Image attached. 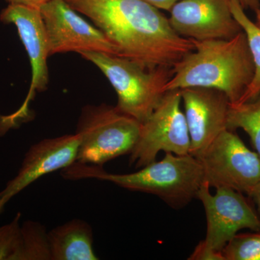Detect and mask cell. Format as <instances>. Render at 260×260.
Wrapping results in <instances>:
<instances>
[{
  "label": "cell",
  "mask_w": 260,
  "mask_h": 260,
  "mask_svg": "<svg viewBox=\"0 0 260 260\" xmlns=\"http://www.w3.org/2000/svg\"><path fill=\"white\" fill-rule=\"evenodd\" d=\"M88 17L117 51L118 56L148 68H173L194 50L191 39L175 32L158 8L145 0H65Z\"/></svg>",
  "instance_id": "1"
},
{
  "label": "cell",
  "mask_w": 260,
  "mask_h": 260,
  "mask_svg": "<svg viewBox=\"0 0 260 260\" xmlns=\"http://www.w3.org/2000/svg\"><path fill=\"white\" fill-rule=\"evenodd\" d=\"M192 42L194 50L173 67L166 91L189 87L216 89L230 104H237L254 73L246 34L242 30L230 39Z\"/></svg>",
  "instance_id": "2"
},
{
  "label": "cell",
  "mask_w": 260,
  "mask_h": 260,
  "mask_svg": "<svg viewBox=\"0 0 260 260\" xmlns=\"http://www.w3.org/2000/svg\"><path fill=\"white\" fill-rule=\"evenodd\" d=\"M61 171V177L68 180L108 181L127 190L155 195L175 209L184 208L196 198L204 182L199 160L189 154L167 153L160 161L155 160L130 174H112L103 167L77 161Z\"/></svg>",
  "instance_id": "3"
},
{
  "label": "cell",
  "mask_w": 260,
  "mask_h": 260,
  "mask_svg": "<svg viewBox=\"0 0 260 260\" xmlns=\"http://www.w3.org/2000/svg\"><path fill=\"white\" fill-rule=\"evenodd\" d=\"M84 59L97 67L117 94L116 108L143 123L166 93L173 68H148L138 61L107 53L84 51Z\"/></svg>",
  "instance_id": "4"
},
{
  "label": "cell",
  "mask_w": 260,
  "mask_h": 260,
  "mask_svg": "<svg viewBox=\"0 0 260 260\" xmlns=\"http://www.w3.org/2000/svg\"><path fill=\"white\" fill-rule=\"evenodd\" d=\"M141 123L116 107L102 104L84 107L75 134L79 138L76 161L103 167L131 153Z\"/></svg>",
  "instance_id": "5"
},
{
  "label": "cell",
  "mask_w": 260,
  "mask_h": 260,
  "mask_svg": "<svg viewBox=\"0 0 260 260\" xmlns=\"http://www.w3.org/2000/svg\"><path fill=\"white\" fill-rule=\"evenodd\" d=\"M181 91L168 90L148 119L141 123L139 137L129 153V165L140 169L155 161L160 151L189 154L190 137L181 108Z\"/></svg>",
  "instance_id": "6"
},
{
  "label": "cell",
  "mask_w": 260,
  "mask_h": 260,
  "mask_svg": "<svg viewBox=\"0 0 260 260\" xmlns=\"http://www.w3.org/2000/svg\"><path fill=\"white\" fill-rule=\"evenodd\" d=\"M197 158L210 187L230 188L250 196L260 181L259 155L234 130L222 132Z\"/></svg>",
  "instance_id": "7"
},
{
  "label": "cell",
  "mask_w": 260,
  "mask_h": 260,
  "mask_svg": "<svg viewBox=\"0 0 260 260\" xmlns=\"http://www.w3.org/2000/svg\"><path fill=\"white\" fill-rule=\"evenodd\" d=\"M0 20L13 24L28 54L32 76L28 95L17 112L0 116V131L5 133L29 116V104L37 92L44 91L49 83L48 57L50 56L49 42L40 9L25 5L8 4L0 14Z\"/></svg>",
  "instance_id": "8"
},
{
  "label": "cell",
  "mask_w": 260,
  "mask_h": 260,
  "mask_svg": "<svg viewBox=\"0 0 260 260\" xmlns=\"http://www.w3.org/2000/svg\"><path fill=\"white\" fill-rule=\"evenodd\" d=\"M206 182L197 193L196 198L204 206L207 233L204 242L215 250L223 251L228 242L239 231H260V218L249 200L240 191L227 187L216 188L212 194Z\"/></svg>",
  "instance_id": "9"
},
{
  "label": "cell",
  "mask_w": 260,
  "mask_h": 260,
  "mask_svg": "<svg viewBox=\"0 0 260 260\" xmlns=\"http://www.w3.org/2000/svg\"><path fill=\"white\" fill-rule=\"evenodd\" d=\"M49 42L50 56L84 51L118 55L104 32L80 16L65 0H51L40 8Z\"/></svg>",
  "instance_id": "10"
},
{
  "label": "cell",
  "mask_w": 260,
  "mask_h": 260,
  "mask_svg": "<svg viewBox=\"0 0 260 260\" xmlns=\"http://www.w3.org/2000/svg\"><path fill=\"white\" fill-rule=\"evenodd\" d=\"M169 21L179 36L199 42L230 39L242 31L230 0H181L171 9Z\"/></svg>",
  "instance_id": "11"
},
{
  "label": "cell",
  "mask_w": 260,
  "mask_h": 260,
  "mask_svg": "<svg viewBox=\"0 0 260 260\" xmlns=\"http://www.w3.org/2000/svg\"><path fill=\"white\" fill-rule=\"evenodd\" d=\"M180 91L190 137L189 155L197 158L228 129L230 102L216 89L189 87Z\"/></svg>",
  "instance_id": "12"
},
{
  "label": "cell",
  "mask_w": 260,
  "mask_h": 260,
  "mask_svg": "<svg viewBox=\"0 0 260 260\" xmlns=\"http://www.w3.org/2000/svg\"><path fill=\"white\" fill-rule=\"evenodd\" d=\"M78 147L77 134L44 139L30 146L18 174L0 191V214L8 202L38 179L76 161Z\"/></svg>",
  "instance_id": "13"
},
{
  "label": "cell",
  "mask_w": 260,
  "mask_h": 260,
  "mask_svg": "<svg viewBox=\"0 0 260 260\" xmlns=\"http://www.w3.org/2000/svg\"><path fill=\"white\" fill-rule=\"evenodd\" d=\"M51 260L99 259L93 249V229L75 218L48 232Z\"/></svg>",
  "instance_id": "14"
},
{
  "label": "cell",
  "mask_w": 260,
  "mask_h": 260,
  "mask_svg": "<svg viewBox=\"0 0 260 260\" xmlns=\"http://www.w3.org/2000/svg\"><path fill=\"white\" fill-rule=\"evenodd\" d=\"M230 5L234 18L246 34L254 65L252 80L239 102L236 104H238L251 102L260 95V29L246 15L244 8L237 0H230Z\"/></svg>",
  "instance_id": "15"
},
{
  "label": "cell",
  "mask_w": 260,
  "mask_h": 260,
  "mask_svg": "<svg viewBox=\"0 0 260 260\" xmlns=\"http://www.w3.org/2000/svg\"><path fill=\"white\" fill-rule=\"evenodd\" d=\"M227 126L231 130H244L260 157V95L251 102L230 104Z\"/></svg>",
  "instance_id": "16"
},
{
  "label": "cell",
  "mask_w": 260,
  "mask_h": 260,
  "mask_svg": "<svg viewBox=\"0 0 260 260\" xmlns=\"http://www.w3.org/2000/svg\"><path fill=\"white\" fill-rule=\"evenodd\" d=\"M21 248L18 260H51L49 236L39 222L26 220L21 224Z\"/></svg>",
  "instance_id": "17"
},
{
  "label": "cell",
  "mask_w": 260,
  "mask_h": 260,
  "mask_svg": "<svg viewBox=\"0 0 260 260\" xmlns=\"http://www.w3.org/2000/svg\"><path fill=\"white\" fill-rule=\"evenodd\" d=\"M223 254L225 260H260V231L236 234Z\"/></svg>",
  "instance_id": "18"
},
{
  "label": "cell",
  "mask_w": 260,
  "mask_h": 260,
  "mask_svg": "<svg viewBox=\"0 0 260 260\" xmlns=\"http://www.w3.org/2000/svg\"><path fill=\"white\" fill-rule=\"evenodd\" d=\"M20 218L21 213H18L10 223L0 227V260H18L21 248Z\"/></svg>",
  "instance_id": "19"
},
{
  "label": "cell",
  "mask_w": 260,
  "mask_h": 260,
  "mask_svg": "<svg viewBox=\"0 0 260 260\" xmlns=\"http://www.w3.org/2000/svg\"><path fill=\"white\" fill-rule=\"evenodd\" d=\"M189 260H225L223 251L215 250L201 241L194 248Z\"/></svg>",
  "instance_id": "20"
},
{
  "label": "cell",
  "mask_w": 260,
  "mask_h": 260,
  "mask_svg": "<svg viewBox=\"0 0 260 260\" xmlns=\"http://www.w3.org/2000/svg\"><path fill=\"white\" fill-rule=\"evenodd\" d=\"M8 4L25 5L30 8L40 9L43 5L46 4L51 0H5Z\"/></svg>",
  "instance_id": "21"
},
{
  "label": "cell",
  "mask_w": 260,
  "mask_h": 260,
  "mask_svg": "<svg viewBox=\"0 0 260 260\" xmlns=\"http://www.w3.org/2000/svg\"><path fill=\"white\" fill-rule=\"evenodd\" d=\"M149 4L153 5L158 10H168L170 11L176 3L179 0H145Z\"/></svg>",
  "instance_id": "22"
},
{
  "label": "cell",
  "mask_w": 260,
  "mask_h": 260,
  "mask_svg": "<svg viewBox=\"0 0 260 260\" xmlns=\"http://www.w3.org/2000/svg\"><path fill=\"white\" fill-rule=\"evenodd\" d=\"M241 6L245 9L256 10L260 7V0H237Z\"/></svg>",
  "instance_id": "23"
},
{
  "label": "cell",
  "mask_w": 260,
  "mask_h": 260,
  "mask_svg": "<svg viewBox=\"0 0 260 260\" xmlns=\"http://www.w3.org/2000/svg\"><path fill=\"white\" fill-rule=\"evenodd\" d=\"M249 197L255 203L256 207H257L258 214H259L260 218V181L258 183L257 185L254 188L252 191H251Z\"/></svg>",
  "instance_id": "24"
},
{
  "label": "cell",
  "mask_w": 260,
  "mask_h": 260,
  "mask_svg": "<svg viewBox=\"0 0 260 260\" xmlns=\"http://www.w3.org/2000/svg\"><path fill=\"white\" fill-rule=\"evenodd\" d=\"M254 12H255L256 13V25L260 29V7L258 9H256V10H254Z\"/></svg>",
  "instance_id": "25"
}]
</instances>
